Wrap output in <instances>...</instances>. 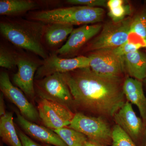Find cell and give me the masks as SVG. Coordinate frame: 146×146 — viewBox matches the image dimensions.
Wrapping results in <instances>:
<instances>
[{
	"label": "cell",
	"mask_w": 146,
	"mask_h": 146,
	"mask_svg": "<svg viewBox=\"0 0 146 146\" xmlns=\"http://www.w3.org/2000/svg\"><path fill=\"white\" fill-rule=\"evenodd\" d=\"M123 0H109L108 1L107 7L109 9L108 15L112 21L119 22L125 18L130 13L129 5H126Z\"/></svg>",
	"instance_id": "cell-21"
},
{
	"label": "cell",
	"mask_w": 146,
	"mask_h": 146,
	"mask_svg": "<svg viewBox=\"0 0 146 146\" xmlns=\"http://www.w3.org/2000/svg\"><path fill=\"white\" fill-rule=\"evenodd\" d=\"M143 87H145L146 90V78L144 79L143 81Z\"/></svg>",
	"instance_id": "cell-30"
},
{
	"label": "cell",
	"mask_w": 146,
	"mask_h": 146,
	"mask_svg": "<svg viewBox=\"0 0 146 146\" xmlns=\"http://www.w3.org/2000/svg\"><path fill=\"white\" fill-rule=\"evenodd\" d=\"M40 65L38 62L30 58L22 55L17 56L18 71L13 76V82L33 101L36 99L35 75Z\"/></svg>",
	"instance_id": "cell-12"
},
{
	"label": "cell",
	"mask_w": 146,
	"mask_h": 146,
	"mask_svg": "<svg viewBox=\"0 0 146 146\" xmlns=\"http://www.w3.org/2000/svg\"><path fill=\"white\" fill-rule=\"evenodd\" d=\"M18 136L22 143L23 146H42V145L37 143L27 136L23 131L17 128Z\"/></svg>",
	"instance_id": "cell-27"
},
{
	"label": "cell",
	"mask_w": 146,
	"mask_h": 146,
	"mask_svg": "<svg viewBox=\"0 0 146 146\" xmlns=\"http://www.w3.org/2000/svg\"><path fill=\"white\" fill-rule=\"evenodd\" d=\"M18 55L8 48L3 46L0 48V66L7 69H11L17 66Z\"/></svg>",
	"instance_id": "cell-24"
},
{
	"label": "cell",
	"mask_w": 146,
	"mask_h": 146,
	"mask_svg": "<svg viewBox=\"0 0 146 146\" xmlns=\"http://www.w3.org/2000/svg\"><path fill=\"white\" fill-rule=\"evenodd\" d=\"M88 56L63 58L52 54L44 60L36 71L35 80H39L56 73L63 74L81 68H89Z\"/></svg>",
	"instance_id": "cell-10"
},
{
	"label": "cell",
	"mask_w": 146,
	"mask_h": 146,
	"mask_svg": "<svg viewBox=\"0 0 146 146\" xmlns=\"http://www.w3.org/2000/svg\"><path fill=\"white\" fill-rule=\"evenodd\" d=\"M15 112L16 121L27 135L40 141L42 143L53 146H68L52 129L29 121L17 110Z\"/></svg>",
	"instance_id": "cell-14"
},
{
	"label": "cell",
	"mask_w": 146,
	"mask_h": 146,
	"mask_svg": "<svg viewBox=\"0 0 146 146\" xmlns=\"http://www.w3.org/2000/svg\"><path fill=\"white\" fill-rule=\"evenodd\" d=\"M84 146H100L99 145H98V144L95 143L94 142H91L87 140L85 143Z\"/></svg>",
	"instance_id": "cell-29"
},
{
	"label": "cell",
	"mask_w": 146,
	"mask_h": 146,
	"mask_svg": "<svg viewBox=\"0 0 146 146\" xmlns=\"http://www.w3.org/2000/svg\"><path fill=\"white\" fill-rule=\"evenodd\" d=\"M112 146H136L132 140L119 125L114 124Z\"/></svg>",
	"instance_id": "cell-23"
},
{
	"label": "cell",
	"mask_w": 146,
	"mask_h": 146,
	"mask_svg": "<svg viewBox=\"0 0 146 146\" xmlns=\"http://www.w3.org/2000/svg\"><path fill=\"white\" fill-rule=\"evenodd\" d=\"M37 110L40 121L53 131L68 127L75 113L67 108L48 100L38 99Z\"/></svg>",
	"instance_id": "cell-9"
},
{
	"label": "cell",
	"mask_w": 146,
	"mask_h": 146,
	"mask_svg": "<svg viewBox=\"0 0 146 146\" xmlns=\"http://www.w3.org/2000/svg\"><path fill=\"white\" fill-rule=\"evenodd\" d=\"M0 89L4 96L18 108L24 117L36 123L41 122L37 109L29 101L23 91L11 83L6 72H2L0 74Z\"/></svg>",
	"instance_id": "cell-11"
},
{
	"label": "cell",
	"mask_w": 146,
	"mask_h": 146,
	"mask_svg": "<svg viewBox=\"0 0 146 146\" xmlns=\"http://www.w3.org/2000/svg\"><path fill=\"white\" fill-rule=\"evenodd\" d=\"M89 68L101 75L125 78L126 74L123 57L113 49H101L90 52L88 55Z\"/></svg>",
	"instance_id": "cell-7"
},
{
	"label": "cell",
	"mask_w": 146,
	"mask_h": 146,
	"mask_svg": "<svg viewBox=\"0 0 146 146\" xmlns=\"http://www.w3.org/2000/svg\"><path fill=\"white\" fill-rule=\"evenodd\" d=\"M68 146H84L88 138L83 133L68 127L53 131Z\"/></svg>",
	"instance_id": "cell-20"
},
{
	"label": "cell",
	"mask_w": 146,
	"mask_h": 146,
	"mask_svg": "<svg viewBox=\"0 0 146 146\" xmlns=\"http://www.w3.org/2000/svg\"><path fill=\"white\" fill-rule=\"evenodd\" d=\"M127 100L115 114L113 121L130 137L136 146H146V126Z\"/></svg>",
	"instance_id": "cell-8"
},
{
	"label": "cell",
	"mask_w": 146,
	"mask_h": 146,
	"mask_svg": "<svg viewBox=\"0 0 146 146\" xmlns=\"http://www.w3.org/2000/svg\"><path fill=\"white\" fill-rule=\"evenodd\" d=\"M123 88L127 100L138 107L141 119L146 126V96L143 81L127 76Z\"/></svg>",
	"instance_id": "cell-15"
},
{
	"label": "cell",
	"mask_w": 146,
	"mask_h": 146,
	"mask_svg": "<svg viewBox=\"0 0 146 146\" xmlns=\"http://www.w3.org/2000/svg\"><path fill=\"white\" fill-rule=\"evenodd\" d=\"M132 18L127 17L117 22L106 23L100 33L87 43L84 51H94L101 49H114L126 42L130 35Z\"/></svg>",
	"instance_id": "cell-6"
},
{
	"label": "cell",
	"mask_w": 146,
	"mask_h": 146,
	"mask_svg": "<svg viewBox=\"0 0 146 146\" xmlns=\"http://www.w3.org/2000/svg\"><path fill=\"white\" fill-rule=\"evenodd\" d=\"M38 7L37 3L31 0H1L0 14L15 16L34 10Z\"/></svg>",
	"instance_id": "cell-19"
},
{
	"label": "cell",
	"mask_w": 146,
	"mask_h": 146,
	"mask_svg": "<svg viewBox=\"0 0 146 146\" xmlns=\"http://www.w3.org/2000/svg\"><path fill=\"white\" fill-rule=\"evenodd\" d=\"M102 27V25L101 24H94L84 25L78 28L74 29L67 42L57 50L56 54L62 56L74 54L98 35Z\"/></svg>",
	"instance_id": "cell-13"
},
{
	"label": "cell",
	"mask_w": 146,
	"mask_h": 146,
	"mask_svg": "<svg viewBox=\"0 0 146 146\" xmlns=\"http://www.w3.org/2000/svg\"><path fill=\"white\" fill-rule=\"evenodd\" d=\"M127 76L143 81L146 78V53L140 50L123 56Z\"/></svg>",
	"instance_id": "cell-16"
},
{
	"label": "cell",
	"mask_w": 146,
	"mask_h": 146,
	"mask_svg": "<svg viewBox=\"0 0 146 146\" xmlns=\"http://www.w3.org/2000/svg\"><path fill=\"white\" fill-rule=\"evenodd\" d=\"M130 33L146 40V5L132 18Z\"/></svg>",
	"instance_id": "cell-22"
},
{
	"label": "cell",
	"mask_w": 146,
	"mask_h": 146,
	"mask_svg": "<svg viewBox=\"0 0 146 146\" xmlns=\"http://www.w3.org/2000/svg\"><path fill=\"white\" fill-rule=\"evenodd\" d=\"M35 89L38 99L54 102L76 113L70 90L60 73L35 80Z\"/></svg>",
	"instance_id": "cell-5"
},
{
	"label": "cell",
	"mask_w": 146,
	"mask_h": 146,
	"mask_svg": "<svg viewBox=\"0 0 146 146\" xmlns=\"http://www.w3.org/2000/svg\"><path fill=\"white\" fill-rule=\"evenodd\" d=\"M113 121L81 112L75 113L68 127L84 134L89 141L100 146H112Z\"/></svg>",
	"instance_id": "cell-4"
},
{
	"label": "cell",
	"mask_w": 146,
	"mask_h": 146,
	"mask_svg": "<svg viewBox=\"0 0 146 146\" xmlns=\"http://www.w3.org/2000/svg\"><path fill=\"white\" fill-rule=\"evenodd\" d=\"M45 27L44 23L32 20H6L0 23V32L13 45L44 60L49 56L42 44Z\"/></svg>",
	"instance_id": "cell-2"
},
{
	"label": "cell",
	"mask_w": 146,
	"mask_h": 146,
	"mask_svg": "<svg viewBox=\"0 0 146 146\" xmlns=\"http://www.w3.org/2000/svg\"><path fill=\"white\" fill-rule=\"evenodd\" d=\"M61 74L70 90L76 112L113 121L126 102L123 88L125 78L101 75L89 67Z\"/></svg>",
	"instance_id": "cell-1"
},
{
	"label": "cell",
	"mask_w": 146,
	"mask_h": 146,
	"mask_svg": "<svg viewBox=\"0 0 146 146\" xmlns=\"http://www.w3.org/2000/svg\"><path fill=\"white\" fill-rule=\"evenodd\" d=\"M73 30V26L70 25L48 24L46 25L44 33L47 44L52 48L57 46L66 40Z\"/></svg>",
	"instance_id": "cell-17"
},
{
	"label": "cell",
	"mask_w": 146,
	"mask_h": 146,
	"mask_svg": "<svg viewBox=\"0 0 146 146\" xmlns=\"http://www.w3.org/2000/svg\"><path fill=\"white\" fill-rule=\"evenodd\" d=\"M143 47H146V44L132 42L129 39L125 43L113 50L116 54L123 57L128 54L139 50Z\"/></svg>",
	"instance_id": "cell-25"
},
{
	"label": "cell",
	"mask_w": 146,
	"mask_h": 146,
	"mask_svg": "<svg viewBox=\"0 0 146 146\" xmlns=\"http://www.w3.org/2000/svg\"><path fill=\"white\" fill-rule=\"evenodd\" d=\"M106 0H68L66 2L73 5L84 6L91 7H107Z\"/></svg>",
	"instance_id": "cell-26"
},
{
	"label": "cell",
	"mask_w": 146,
	"mask_h": 146,
	"mask_svg": "<svg viewBox=\"0 0 146 146\" xmlns=\"http://www.w3.org/2000/svg\"><path fill=\"white\" fill-rule=\"evenodd\" d=\"M104 13L101 7L77 5L31 12L30 19L46 24L86 25L100 22Z\"/></svg>",
	"instance_id": "cell-3"
},
{
	"label": "cell",
	"mask_w": 146,
	"mask_h": 146,
	"mask_svg": "<svg viewBox=\"0 0 146 146\" xmlns=\"http://www.w3.org/2000/svg\"><path fill=\"white\" fill-rule=\"evenodd\" d=\"M3 94L1 93L0 96V116H2L4 115L6 113L5 111V104L4 101Z\"/></svg>",
	"instance_id": "cell-28"
},
{
	"label": "cell",
	"mask_w": 146,
	"mask_h": 146,
	"mask_svg": "<svg viewBox=\"0 0 146 146\" xmlns=\"http://www.w3.org/2000/svg\"><path fill=\"white\" fill-rule=\"evenodd\" d=\"M13 113L7 112L0 118V136L9 146H23L13 121Z\"/></svg>",
	"instance_id": "cell-18"
},
{
	"label": "cell",
	"mask_w": 146,
	"mask_h": 146,
	"mask_svg": "<svg viewBox=\"0 0 146 146\" xmlns=\"http://www.w3.org/2000/svg\"><path fill=\"white\" fill-rule=\"evenodd\" d=\"M42 145V146H53L52 145H48V144H44V143H42L41 144Z\"/></svg>",
	"instance_id": "cell-31"
},
{
	"label": "cell",
	"mask_w": 146,
	"mask_h": 146,
	"mask_svg": "<svg viewBox=\"0 0 146 146\" xmlns=\"http://www.w3.org/2000/svg\"></svg>",
	"instance_id": "cell-32"
}]
</instances>
